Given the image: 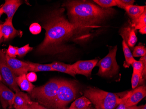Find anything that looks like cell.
I'll return each mask as SVG.
<instances>
[{
	"label": "cell",
	"instance_id": "6da1fadb",
	"mask_svg": "<svg viewBox=\"0 0 146 109\" xmlns=\"http://www.w3.org/2000/svg\"><path fill=\"white\" fill-rule=\"evenodd\" d=\"M64 8L57 9L46 16L42 27L46 31L43 42L37 48L38 54H54L64 52L66 43L82 30L70 22L64 15Z\"/></svg>",
	"mask_w": 146,
	"mask_h": 109
},
{
	"label": "cell",
	"instance_id": "7a4b0ae2",
	"mask_svg": "<svg viewBox=\"0 0 146 109\" xmlns=\"http://www.w3.org/2000/svg\"><path fill=\"white\" fill-rule=\"evenodd\" d=\"M62 6L67 9L70 22L82 31L97 26L115 12L112 8L103 9L87 1H69Z\"/></svg>",
	"mask_w": 146,
	"mask_h": 109
},
{
	"label": "cell",
	"instance_id": "3957f363",
	"mask_svg": "<svg viewBox=\"0 0 146 109\" xmlns=\"http://www.w3.org/2000/svg\"><path fill=\"white\" fill-rule=\"evenodd\" d=\"M84 95L94 104L96 109H115L122 100L115 93L96 88L87 89L84 92Z\"/></svg>",
	"mask_w": 146,
	"mask_h": 109
},
{
	"label": "cell",
	"instance_id": "277c9868",
	"mask_svg": "<svg viewBox=\"0 0 146 109\" xmlns=\"http://www.w3.org/2000/svg\"><path fill=\"white\" fill-rule=\"evenodd\" d=\"M61 79H52L47 83L35 87L29 93L30 98L35 99L38 104L46 108L53 109L54 103Z\"/></svg>",
	"mask_w": 146,
	"mask_h": 109
},
{
	"label": "cell",
	"instance_id": "5b68a950",
	"mask_svg": "<svg viewBox=\"0 0 146 109\" xmlns=\"http://www.w3.org/2000/svg\"><path fill=\"white\" fill-rule=\"evenodd\" d=\"M78 88L73 81L61 79L54 103L53 109H63L74 100Z\"/></svg>",
	"mask_w": 146,
	"mask_h": 109
},
{
	"label": "cell",
	"instance_id": "8992f818",
	"mask_svg": "<svg viewBox=\"0 0 146 109\" xmlns=\"http://www.w3.org/2000/svg\"><path fill=\"white\" fill-rule=\"evenodd\" d=\"M117 46L110 49L106 56L98 62L96 66L99 67L97 75L103 77L111 78L119 72V66L116 59Z\"/></svg>",
	"mask_w": 146,
	"mask_h": 109
},
{
	"label": "cell",
	"instance_id": "52a82bcc",
	"mask_svg": "<svg viewBox=\"0 0 146 109\" xmlns=\"http://www.w3.org/2000/svg\"><path fill=\"white\" fill-rule=\"evenodd\" d=\"M0 73L2 78V82L8 86L11 90L15 92L20 91L19 87L16 81V76L7 63L5 54L0 49Z\"/></svg>",
	"mask_w": 146,
	"mask_h": 109
},
{
	"label": "cell",
	"instance_id": "ba28073f",
	"mask_svg": "<svg viewBox=\"0 0 146 109\" xmlns=\"http://www.w3.org/2000/svg\"><path fill=\"white\" fill-rule=\"evenodd\" d=\"M98 62V59L80 60L71 64V66L76 74L82 75L88 77L91 76L92 71L96 66Z\"/></svg>",
	"mask_w": 146,
	"mask_h": 109
},
{
	"label": "cell",
	"instance_id": "9c48e42d",
	"mask_svg": "<svg viewBox=\"0 0 146 109\" xmlns=\"http://www.w3.org/2000/svg\"><path fill=\"white\" fill-rule=\"evenodd\" d=\"M5 59L8 65L16 77L27 73L29 69L28 62H23L15 58H11L6 54Z\"/></svg>",
	"mask_w": 146,
	"mask_h": 109
},
{
	"label": "cell",
	"instance_id": "30bf717a",
	"mask_svg": "<svg viewBox=\"0 0 146 109\" xmlns=\"http://www.w3.org/2000/svg\"><path fill=\"white\" fill-rule=\"evenodd\" d=\"M15 93L2 82H0V103L4 109L13 106Z\"/></svg>",
	"mask_w": 146,
	"mask_h": 109
},
{
	"label": "cell",
	"instance_id": "8fae6325",
	"mask_svg": "<svg viewBox=\"0 0 146 109\" xmlns=\"http://www.w3.org/2000/svg\"><path fill=\"white\" fill-rule=\"evenodd\" d=\"M146 87L142 85L132 90V92L129 97L126 104L127 107L136 106L146 96Z\"/></svg>",
	"mask_w": 146,
	"mask_h": 109
},
{
	"label": "cell",
	"instance_id": "7c38bea8",
	"mask_svg": "<svg viewBox=\"0 0 146 109\" xmlns=\"http://www.w3.org/2000/svg\"><path fill=\"white\" fill-rule=\"evenodd\" d=\"M119 34L122 36L123 40L129 47L133 48L137 42L135 30L132 26L123 27L120 30Z\"/></svg>",
	"mask_w": 146,
	"mask_h": 109
},
{
	"label": "cell",
	"instance_id": "4fadbf2b",
	"mask_svg": "<svg viewBox=\"0 0 146 109\" xmlns=\"http://www.w3.org/2000/svg\"><path fill=\"white\" fill-rule=\"evenodd\" d=\"M22 3V1L20 0H6L5 3L0 8L3 13L6 15L7 18L12 20L15 13Z\"/></svg>",
	"mask_w": 146,
	"mask_h": 109
},
{
	"label": "cell",
	"instance_id": "5bb4252c",
	"mask_svg": "<svg viewBox=\"0 0 146 109\" xmlns=\"http://www.w3.org/2000/svg\"><path fill=\"white\" fill-rule=\"evenodd\" d=\"M4 41H7L19 35V31L15 28L12 24V20L6 18L4 23L2 24L1 29Z\"/></svg>",
	"mask_w": 146,
	"mask_h": 109
},
{
	"label": "cell",
	"instance_id": "9a60e30c",
	"mask_svg": "<svg viewBox=\"0 0 146 109\" xmlns=\"http://www.w3.org/2000/svg\"><path fill=\"white\" fill-rule=\"evenodd\" d=\"M32 101L31 98L27 94L20 91L15 92L13 107L15 109L24 108Z\"/></svg>",
	"mask_w": 146,
	"mask_h": 109
},
{
	"label": "cell",
	"instance_id": "2e32d148",
	"mask_svg": "<svg viewBox=\"0 0 146 109\" xmlns=\"http://www.w3.org/2000/svg\"><path fill=\"white\" fill-rule=\"evenodd\" d=\"M129 16L132 19V23L137 21L146 10V6H128L125 9Z\"/></svg>",
	"mask_w": 146,
	"mask_h": 109
},
{
	"label": "cell",
	"instance_id": "e0dca14e",
	"mask_svg": "<svg viewBox=\"0 0 146 109\" xmlns=\"http://www.w3.org/2000/svg\"><path fill=\"white\" fill-rule=\"evenodd\" d=\"M55 71L68 74L73 77H75L76 73L72 69L71 64H67L61 62H55L50 64Z\"/></svg>",
	"mask_w": 146,
	"mask_h": 109
},
{
	"label": "cell",
	"instance_id": "ac0fdd59",
	"mask_svg": "<svg viewBox=\"0 0 146 109\" xmlns=\"http://www.w3.org/2000/svg\"><path fill=\"white\" fill-rule=\"evenodd\" d=\"M26 75V74H23L16 77V83L18 87H19L22 91L30 93L34 89L35 86L28 80Z\"/></svg>",
	"mask_w": 146,
	"mask_h": 109
},
{
	"label": "cell",
	"instance_id": "d6986e66",
	"mask_svg": "<svg viewBox=\"0 0 146 109\" xmlns=\"http://www.w3.org/2000/svg\"><path fill=\"white\" fill-rule=\"evenodd\" d=\"M29 63V71L30 72H54V70L50 64H41L39 63Z\"/></svg>",
	"mask_w": 146,
	"mask_h": 109
},
{
	"label": "cell",
	"instance_id": "ffe728a7",
	"mask_svg": "<svg viewBox=\"0 0 146 109\" xmlns=\"http://www.w3.org/2000/svg\"><path fill=\"white\" fill-rule=\"evenodd\" d=\"M92 104L89 99L83 96L73 102L69 108L76 109H84L91 106Z\"/></svg>",
	"mask_w": 146,
	"mask_h": 109
},
{
	"label": "cell",
	"instance_id": "44dd1931",
	"mask_svg": "<svg viewBox=\"0 0 146 109\" xmlns=\"http://www.w3.org/2000/svg\"><path fill=\"white\" fill-rule=\"evenodd\" d=\"M122 46L125 59L123 66L125 68H128L135 59L129 48L123 40L122 42Z\"/></svg>",
	"mask_w": 146,
	"mask_h": 109
},
{
	"label": "cell",
	"instance_id": "7402d4cb",
	"mask_svg": "<svg viewBox=\"0 0 146 109\" xmlns=\"http://www.w3.org/2000/svg\"><path fill=\"white\" fill-rule=\"evenodd\" d=\"M146 26V10L139 18L138 19L133 22L132 23L131 26L133 27L135 30L140 29L144 26Z\"/></svg>",
	"mask_w": 146,
	"mask_h": 109
},
{
	"label": "cell",
	"instance_id": "603a6c76",
	"mask_svg": "<svg viewBox=\"0 0 146 109\" xmlns=\"http://www.w3.org/2000/svg\"><path fill=\"white\" fill-rule=\"evenodd\" d=\"M143 79L142 74L138 72L133 71L131 79V84L132 89H134L137 87L139 84H141L143 82Z\"/></svg>",
	"mask_w": 146,
	"mask_h": 109
},
{
	"label": "cell",
	"instance_id": "cb8c5ba5",
	"mask_svg": "<svg viewBox=\"0 0 146 109\" xmlns=\"http://www.w3.org/2000/svg\"><path fill=\"white\" fill-rule=\"evenodd\" d=\"M98 5L103 9H109L116 6L115 0H94Z\"/></svg>",
	"mask_w": 146,
	"mask_h": 109
},
{
	"label": "cell",
	"instance_id": "d4e9b609",
	"mask_svg": "<svg viewBox=\"0 0 146 109\" xmlns=\"http://www.w3.org/2000/svg\"><path fill=\"white\" fill-rule=\"evenodd\" d=\"M133 55V57H143L146 55V49L144 46L139 45L134 48Z\"/></svg>",
	"mask_w": 146,
	"mask_h": 109
},
{
	"label": "cell",
	"instance_id": "484cf974",
	"mask_svg": "<svg viewBox=\"0 0 146 109\" xmlns=\"http://www.w3.org/2000/svg\"><path fill=\"white\" fill-rule=\"evenodd\" d=\"M33 50V48L30 47L29 44L21 47L18 48L17 55L19 57H23L29 52Z\"/></svg>",
	"mask_w": 146,
	"mask_h": 109
},
{
	"label": "cell",
	"instance_id": "4316f807",
	"mask_svg": "<svg viewBox=\"0 0 146 109\" xmlns=\"http://www.w3.org/2000/svg\"><path fill=\"white\" fill-rule=\"evenodd\" d=\"M116 6L125 9L127 7L133 5L135 1L133 0H115Z\"/></svg>",
	"mask_w": 146,
	"mask_h": 109
},
{
	"label": "cell",
	"instance_id": "83f0119b",
	"mask_svg": "<svg viewBox=\"0 0 146 109\" xmlns=\"http://www.w3.org/2000/svg\"><path fill=\"white\" fill-rule=\"evenodd\" d=\"M132 92V91H129L127 94L125 95L122 98L121 101L120 102V103L118 105V106H117L115 109H127V107L126 106V104H127L128 99L130 96V95H131Z\"/></svg>",
	"mask_w": 146,
	"mask_h": 109
},
{
	"label": "cell",
	"instance_id": "f1b7e54d",
	"mask_svg": "<svg viewBox=\"0 0 146 109\" xmlns=\"http://www.w3.org/2000/svg\"><path fill=\"white\" fill-rule=\"evenodd\" d=\"M29 31L33 35H38L41 32L42 26L38 23L32 24L29 27Z\"/></svg>",
	"mask_w": 146,
	"mask_h": 109
},
{
	"label": "cell",
	"instance_id": "f546056e",
	"mask_svg": "<svg viewBox=\"0 0 146 109\" xmlns=\"http://www.w3.org/2000/svg\"><path fill=\"white\" fill-rule=\"evenodd\" d=\"M133 68V71L141 73L142 74L143 70V64L141 61L135 60L131 64Z\"/></svg>",
	"mask_w": 146,
	"mask_h": 109
},
{
	"label": "cell",
	"instance_id": "4dcf8cb0",
	"mask_svg": "<svg viewBox=\"0 0 146 109\" xmlns=\"http://www.w3.org/2000/svg\"><path fill=\"white\" fill-rule=\"evenodd\" d=\"M18 48L17 47L9 45L6 54L11 58H15L18 54Z\"/></svg>",
	"mask_w": 146,
	"mask_h": 109
},
{
	"label": "cell",
	"instance_id": "1f68e13d",
	"mask_svg": "<svg viewBox=\"0 0 146 109\" xmlns=\"http://www.w3.org/2000/svg\"><path fill=\"white\" fill-rule=\"evenodd\" d=\"M24 108L25 109H50L46 108L45 106H42L38 104L37 102L32 101L27 106Z\"/></svg>",
	"mask_w": 146,
	"mask_h": 109
},
{
	"label": "cell",
	"instance_id": "d6a6232c",
	"mask_svg": "<svg viewBox=\"0 0 146 109\" xmlns=\"http://www.w3.org/2000/svg\"><path fill=\"white\" fill-rule=\"evenodd\" d=\"M26 78L30 83L34 82L37 79V77L36 73L34 72H30L26 74Z\"/></svg>",
	"mask_w": 146,
	"mask_h": 109
},
{
	"label": "cell",
	"instance_id": "836d02e7",
	"mask_svg": "<svg viewBox=\"0 0 146 109\" xmlns=\"http://www.w3.org/2000/svg\"><path fill=\"white\" fill-rule=\"evenodd\" d=\"M140 60L141 61L143 64V70L142 73V75L143 79H145L146 77V55L141 57Z\"/></svg>",
	"mask_w": 146,
	"mask_h": 109
},
{
	"label": "cell",
	"instance_id": "e575fe53",
	"mask_svg": "<svg viewBox=\"0 0 146 109\" xmlns=\"http://www.w3.org/2000/svg\"><path fill=\"white\" fill-rule=\"evenodd\" d=\"M143 105L140 106H129L127 107L126 109H141Z\"/></svg>",
	"mask_w": 146,
	"mask_h": 109
},
{
	"label": "cell",
	"instance_id": "d590c367",
	"mask_svg": "<svg viewBox=\"0 0 146 109\" xmlns=\"http://www.w3.org/2000/svg\"><path fill=\"white\" fill-rule=\"evenodd\" d=\"M139 32L142 34H146V26H144L141 29H139Z\"/></svg>",
	"mask_w": 146,
	"mask_h": 109
},
{
	"label": "cell",
	"instance_id": "8d00e7d4",
	"mask_svg": "<svg viewBox=\"0 0 146 109\" xmlns=\"http://www.w3.org/2000/svg\"><path fill=\"white\" fill-rule=\"evenodd\" d=\"M1 24H0V44H1V42H2V41L4 40L3 36H2V34H1Z\"/></svg>",
	"mask_w": 146,
	"mask_h": 109
},
{
	"label": "cell",
	"instance_id": "74e56055",
	"mask_svg": "<svg viewBox=\"0 0 146 109\" xmlns=\"http://www.w3.org/2000/svg\"><path fill=\"white\" fill-rule=\"evenodd\" d=\"M72 109V108H69V107H65V108H64V109ZM91 109V106H89V107H88V108H86V109Z\"/></svg>",
	"mask_w": 146,
	"mask_h": 109
},
{
	"label": "cell",
	"instance_id": "f35d334b",
	"mask_svg": "<svg viewBox=\"0 0 146 109\" xmlns=\"http://www.w3.org/2000/svg\"><path fill=\"white\" fill-rule=\"evenodd\" d=\"M3 14V11H2V9H1V8H0V18H1V15H2V14Z\"/></svg>",
	"mask_w": 146,
	"mask_h": 109
},
{
	"label": "cell",
	"instance_id": "ab89813d",
	"mask_svg": "<svg viewBox=\"0 0 146 109\" xmlns=\"http://www.w3.org/2000/svg\"><path fill=\"white\" fill-rule=\"evenodd\" d=\"M2 77H1V73H0V82H2Z\"/></svg>",
	"mask_w": 146,
	"mask_h": 109
},
{
	"label": "cell",
	"instance_id": "60d3db41",
	"mask_svg": "<svg viewBox=\"0 0 146 109\" xmlns=\"http://www.w3.org/2000/svg\"><path fill=\"white\" fill-rule=\"evenodd\" d=\"M141 109H146V104L144 105H143V107L141 108Z\"/></svg>",
	"mask_w": 146,
	"mask_h": 109
},
{
	"label": "cell",
	"instance_id": "b9f144b4",
	"mask_svg": "<svg viewBox=\"0 0 146 109\" xmlns=\"http://www.w3.org/2000/svg\"><path fill=\"white\" fill-rule=\"evenodd\" d=\"M25 109V108H17V109Z\"/></svg>",
	"mask_w": 146,
	"mask_h": 109
},
{
	"label": "cell",
	"instance_id": "7bdbcfd3",
	"mask_svg": "<svg viewBox=\"0 0 146 109\" xmlns=\"http://www.w3.org/2000/svg\"><path fill=\"white\" fill-rule=\"evenodd\" d=\"M0 109H1V107H0Z\"/></svg>",
	"mask_w": 146,
	"mask_h": 109
}]
</instances>
